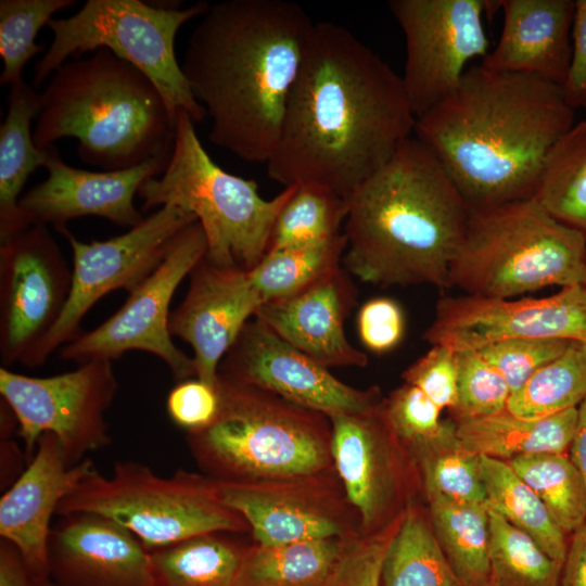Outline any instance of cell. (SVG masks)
Listing matches in <instances>:
<instances>
[{"label":"cell","instance_id":"obj_1","mask_svg":"<svg viewBox=\"0 0 586 586\" xmlns=\"http://www.w3.org/2000/svg\"><path fill=\"white\" fill-rule=\"evenodd\" d=\"M415 125L402 77L346 27L317 22L268 176L284 188L317 184L348 200Z\"/></svg>","mask_w":586,"mask_h":586},{"label":"cell","instance_id":"obj_2","mask_svg":"<svg viewBox=\"0 0 586 586\" xmlns=\"http://www.w3.org/2000/svg\"><path fill=\"white\" fill-rule=\"evenodd\" d=\"M200 17L180 65L209 116L208 138L245 162L267 164L316 23L286 0H226Z\"/></svg>","mask_w":586,"mask_h":586},{"label":"cell","instance_id":"obj_3","mask_svg":"<svg viewBox=\"0 0 586 586\" xmlns=\"http://www.w3.org/2000/svg\"><path fill=\"white\" fill-rule=\"evenodd\" d=\"M574 123L560 86L476 65L416 118L413 133L475 212L533 198L551 149Z\"/></svg>","mask_w":586,"mask_h":586},{"label":"cell","instance_id":"obj_4","mask_svg":"<svg viewBox=\"0 0 586 586\" xmlns=\"http://www.w3.org/2000/svg\"><path fill=\"white\" fill-rule=\"evenodd\" d=\"M348 201L344 269L378 286L448 289L471 211L435 154L409 137Z\"/></svg>","mask_w":586,"mask_h":586},{"label":"cell","instance_id":"obj_5","mask_svg":"<svg viewBox=\"0 0 586 586\" xmlns=\"http://www.w3.org/2000/svg\"><path fill=\"white\" fill-rule=\"evenodd\" d=\"M39 98L33 138L41 149L75 138L79 157L104 170L170 155L175 122L158 89L105 48L66 61Z\"/></svg>","mask_w":586,"mask_h":586},{"label":"cell","instance_id":"obj_6","mask_svg":"<svg viewBox=\"0 0 586 586\" xmlns=\"http://www.w3.org/2000/svg\"><path fill=\"white\" fill-rule=\"evenodd\" d=\"M216 390L215 419L186 437L203 474L253 483L335 471L328 416L220 373Z\"/></svg>","mask_w":586,"mask_h":586},{"label":"cell","instance_id":"obj_7","mask_svg":"<svg viewBox=\"0 0 586 586\" xmlns=\"http://www.w3.org/2000/svg\"><path fill=\"white\" fill-rule=\"evenodd\" d=\"M586 235L552 217L534 198L471 212L448 273V289L512 298L583 284Z\"/></svg>","mask_w":586,"mask_h":586},{"label":"cell","instance_id":"obj_8","mask_svg":"<svg viewBox=\"0 0 586 586\" xmlns=\"http://www.w3.org/2000/svg\"><path fill=\"white\" fill-rule=\"evenodd\" d=\"M194 120L183 110L176 117L169 160L160 178L139 188L141 212L176 205L193 214L207 242L205 258L214 265L252 270L268 251L276 219L295 186L270 200L254 180L227 173L203 148Z\"/></svg>","mask_w":586,"mask_h":586},{"label":"cell","instance_id":"obj_9","mask_svg":"<svg viewBox=\"0 0 586 586\" xmlns=\"http://www.w3.org/2000/svg\"><path fill=\"white\" fill-rule=\"evenodd\" d=\"M88 512L131 532L148 551L211 533H251L244 517L219 495L215 480L177 470L156 474L145 464L117 461L111 476L94 468L58 506L56 514Z\"/></svg>","mask_w":586,"mask_h":586},{"label":"cell","instance_id":"obj_10","mask_svg":"<svg viewBox=\"0 0 586 586\" xmlns=\"http://www.w3.org/2000/svg\"><path fill=\"white\" fill-rule=\"evenodd\" d=\"M207 7V2L177 9L140 0H87L74 15L48 23L53 38L35 66L33 86L39 88L69 56L105 48L155 85L175 123L180 110L201 122L206 112L177 62L175 39L180 27Z\"/></svg>","mask_w":586,"mask_h":586},{"label":"cell","instance_id":"obj_11","mask_svg":"<svg viewBox=\"0 0 586 586\" xmlns=\"http://www.w3.org/2000/svg\"><path fill=\"white\" fill-rule=\"evenodd\" d=\"M117 390L109 359H91L75 370L46 378L0 368L1 400L15 416L26 457L31 459L40 436L51 433L68 467L111 443L104 415Z\"/></svg>","mask_w":586,"mask_h":586},{"label":"cell","instance_id":"obj_12","mask_svg":"<svg viewBox=\"0 0 586 586\" xmlns=\"http://www.w3.org/2000/svg\"><path fill=\"white\" fill-rule=\"evenodd\" d=\"M330 421L333 464L358 512L360 536L381 533L400 520L410 504L424 499L418 464L395 433L384 399Z\"/></svg>","mask_w":586,"mask_h":586},{"label":"cell","instance_id":"obj_13","mask_svg":"<svg viewBox=\"0 0 586 586\" xmlns=\"http://www.w3.org/2000/svg\"><path fill=\"white\" fill-rule=\"evenodd\" d=\"M198 221L190 212L164 205L144 216L120 235L89 243L68 228L60 231L73 254L69 298L58 323L36 351L30 367H37L56 349L78 337L87 313L104 295L123 289L131 293L164 259L176 237Z\"/></svg>","mask_w":586,"mask_h":586},{"label":"cell","instance_id":"obj_14","mask_svg":"<svg viewBox=\"0 0 586 586\" xmlns=\"http://www.w3.org/2000/svg\"><path fill=\"white\" fill-rule=\"evenodd\" d=\"M207 242L201 225L186 227L171 247L124 305L104 322L60 348V357L78 365L91 359L114 360L130 351H143L162 359L177 382L195 378L192 356L173 342L169 305L192 269L206 255Z\"/></svg>","mask_w":586,"mask_h":586},{"label":"cell","instance_id":"obj_15","mask_svg":"<svg viewBox=\"0 0 586 586\" xmlns=\"http://www.w3.org/2000/svg\"><path fill=\"white\" fill-rule=\"evenodd\" d=\"M73 269L48 226L33 225L0 245V359L30 367L61 318Z\"/></svg>","mask_w":586,"mask_h":586},{"label":"cell","instance_id":"obj_16","mask_svg":"<svg viewBox=\"0 0 586 586\" xmlns=\"http://www.w3.org/2000/svg\"><path fill=\"white\" fill-rule=\"evenodd\" d=\"M388 9L404 35L400 77L417 118L456 89L472 59L489 52L485 0H391Z\"/></svg>","mask_w":586,"mask_h":586},{"label":"cell","instance_id":"obj_17","mask_svg":"<svg viewBox=\"0 0 586 586\" xmlns=\"http://www.w3.org/2000/svg\"><path fill=\"white\" fill-rule=\"evenodd\" d=\"M422 337L455 352L518 339L586 342V288L575 284L518 300L445 295Z\"/></svg>","mask_w":586,"mask_h":586},{"label":"cell","instance_id":"obj_18","mask_svg":"<svg viewBox=\"0 0 586 586\" xmlns=\"http://www.w3.org/2000/svg\"><path fill=\"white\" fill-rule=\"evenodd\" d=\"M217 484L224 502L247 521L254 543L267 545L360 536L358 512L336 471L253 483Z\"/></svg>","mask_w":586,"mask_h":586},{"label":"cell","instance_id":"obj_19","mask_svg":"<svg viewBox=\"0 0 586 586\" xmlns=\"http://www.w3.org/2000/svg\"><path fill=\"white\" fill-rule=\"evenodd\" d=\"M218 373L329 418L360 412L384 399L379 386L357 388L342 382L255 317L220 361Z\"/></svg>","mask_w":586,"mask_h":586},{"label":"cell","instance_id":"obj_20","mask_svg":"<svg viewBox=\"0 0 586 586\" xmlns=\"http://www.w3.org/2000/svg\"><path fill=\"white\" fill-rule=\"evenodd\" d=\"M169 157H157L120 169L90 171L64 163L52 152L44 168L47 178L20 200V208L29 226L51 225L58 232L71 219L102 217L120 227H135L143 218L135 206L140 186L162 174Z\"/></svg>","mask_w":586,"mask_h":586},{"label":"cell","instance_id":"obj_21","mask_svg":"<svg viewBox=\"0 0 586 586\" xmlns=\"http://www.w3.org/2000/svg\"><path fill=\"white\" fill-rule=\"evenodd\" d=\"M189 278L187 294L171 310L168 329L171 336L191 346L195 378L216 387L220 361L262 301L247 271L214 265L205 256Z\"/></svg>","mask_w":586,"mask_h":586},{"label":"cell","instance_id":"obj_22","mask_svg":"<svg viewBox=\"0 0 586 586\" xmlns=\"http://www.w3.org/2000/svg\"><path fill=\"white\" fill-rule=\"evenodd\" d=\"M94 468L90 458L68 467L56 436L44 433L28 466L1 496V539L17 548L31 583L49 579L48 540L59 504Z\"/></svg>","mask_w":586,"mask_h":586},{"label":"cell","instance_id":"obj_23","mask_svg":"<svg viewBox=\"0 0 586 586\" xmlns=\"http://www.w3.org/2000/svg\"><path fill=\"white\" fill-rule=\"evenodd\" d=\"M48 540L56 586H152L150 552L127 528L88 512L59 515Z\"/></svg>","mask_w":586,"mask_h":586},{"label":"cell","instance_id":"obj_24","mask_svg":"<svg viewBox=\"0 0 586 586\" xmlns=\"http://www.w3.org/2000/svg\"><path fill=\"white\" fill-rule=\"evenodd\" d=\"M356 303L357 289L340 266L294 295L262 304L255 318L328 369L365 367L367 355L349 343L344 330Z\"/></svg>","mask_w":586,"mask_h":586},{"label":"cell","instance_id":"obj_25","mask_svg":"<svg viewBox=\"0 0 586 586\" xmlns=\"http://www.w3.org/2000/svg\"><path fill=\"white\" fill-rule=\"evenodd\" d=\"M504 24L481 66L562 86L571 56L575 0H501Z\"/></svg>","mask_w":586,"mask_h":586},{"label":"cell","instance_id":"obj_26","mask_svg":"<svg viewBox=\"0 0 586 586\" xmlns=\"http://www.w3.org/2000/svg\"><path fill=\"white\" fill-rule=\"evenodd\" d=\"M359 537L267 545L253 542L241 559L234 586H335Z\"/></svg>","mask_w":586,"mask_h":586},{"label":"cell","instance_id":"obj_27","mask_svg":"<svg viewBox=\"0 0 586 586\" xmlns=\"http://www.w3.org/2000/svg\"><path fill=\"white\" fill-rule=\"evenodd\" d=\"M40 111L39 92L24 78L11 86L8 113L0 127V243L28 229L20 208L29 175L46 165L54 148H39L30 124Z\"/></svg>","mask_w":586,"mask_h":586},{"label":"cell","instance_id":"obj_28","mask_svg":"<svg viewBox=\"0 0 586 586\" xmlns=\"http://www.w3.org/2000/svg\"><path fill=\"white\" fill-rule=\"evenodd\" d=\"M577 407L539 419H525L507 409L481 419L456 423L460 445L480 456L511 461L537 454L569 453Z\"/></svg>","mask_w":586,"mask_h":586},{"label":"cell","instance_id":"obj_29","mask_svg":"<svg viewBox=\"0 0 586 586\" xmlns=\"http://www.w3.org/2000/svg\"><path fill=\"white\" fill-rule=\"evenodd\" d=\"M235 533H211L149 551L152 586H234L250 544Z\"/></svg>","mask_w":586,"mask_h":586},{"label":"cell","instance_id":"obj_30","mask_svg":"<svg viewBox=\"0 0 586 586\" xmlns=\"http://www.w3.org/2000/svg\"><path fill=\"white\" fill-rule=\"evenodd\" d=\"M432 528L450 566L464 586H489V511L486 504L442 497L425 500Z\"/></svg>","mask_w":586,"mask_h":586},{"label":"cell","instance_id":"obj_31","mask_svg":"<svg viewBox=\"0 0 586 586\" xmlns=\"http://www.w3.org/2000/svg\"><path fill=\"white\" fill-rule=\"evenodd\" d=\"M423 500L409 505L386 550L382 586H464L436 539Z\"/></svg>","mask_w":586,"mask_h":586},{"label":"cell","instance_id":"obj_32","mask_svg":"<svg viewBox=\"0 0 586 586\" xmlns=\"http://www.w3.org/2000/svg\"><path fill=\"white\" fill-rule=\"evenodd\" d=\"M486 506L534 539L553 560L563 563L569 536L552 521L546 507L507 461L481 456Z\"/></svg>","mask_w":586,"mask_h":586},{"label":"cell","instance_id":"obj_33","mask_svg":"<svg viewBox=\"0 0 586 586\" xmlns=\"http://www.w3.org/2000/svg\"><path fill=\"white\" fill-rule=\"evenodd\" d=\"M533 198L552 217L586 235V118L553 145Z\"/></svg>","mask_w":586,"mask_h":586},{"label":"cell","instance_id":"obj_34","mask_svg":"<svg viewBox=\"0 0 586 586\" xmlns=\"http://www.w3.org/2000/svg\"><path fill=\"white\" fill-rule=\"evenodd\" d=\"M346 250L344 232L326 241L267 252L247 271L262 304L294 295L340 267Z\"/></svg>","mask_w":586,"mask_h":586},{"label":"cell","instance_id":"obj_35","mask_svg":"<svg viewBox=\"0 0 586 586\" xmlns=\"http://www.w3.org/2000/svg\"><path fill=\"white\" fill-rule=\"evenodd\" d=\"M585 397L586 342H572L511 393L507 410L520 418L539 419L578 407Z\"/></svg>","mask_w":586,"mask_h":586},{"label":"cell","instance_id":"obj_36","mask_svg":"<svg viewBox=\"0 0 586 586\" xmlns=\"http://www.w3.org/2000/svg\"><path fill=\"white\" fill-rule=\"evenodd\" d=\"M508 463L566 536L586 523V483L568 453L524 456Z\"/></svg>","mask_w":586,"mask_h":586},{"label":"cell","instance_id":"obj_37","mask_svg":"<svg viewBox=\"0 0 586 586\" xmlns=\"http://www.w3.org/2000/svg\"><path fill=\"white\" fill-rule=\"evenodd\" d=\"M348 201L317 184L295 186L280 211L267 252L316 244L340 234Z\"/></svg>","mask_w":586,"mask_h":586},{"label":"cell","instance_id":"obj_38","mask_svg":"<svg viewBox=\"0 0 586 586\" xmlns=\"http://www.w3.org/2000/svg\"><path fill=\"white\" fill-rule=\"evenodd\" d=\"M488 511L489 586H560L562 564L528 535L489 508Z\"/></svg>","mask_w":586,"mask_h":586},{"label":"cell","instance_id":"obj_39","mask_svg":"<svg viewBox=\"0 0 586 586\" xmlns=\"http://www.w3.org/2000/svg\"><path fill=\"white\" fill-rule=\"evenodd\" d=\"M422 480L424 499L442 497L459 502L486 504L481 456L455 440L410 450Z\"/></svg>","mask_w":586,"mask_h":586},{"label":"cell","instance_id":"obj_40","mask_svg":"<svg viewBox=\"0 0 586 586\" xmlns=\"http://www.w3.org/2000/svg\"><path fill=\"white\" fill-rule=\"evenodd\" d=\"M76 3V0L0 1L1 85L11 87L23 79L26 63L43 50V44L35 42L40 28L48 25L58 11Z\"/></svg>","mask_w":586,"mask_h":586},{"label":"cell","instance_id":"obj_41","mask_svg":"<svg viewBox=\"0 0 586 586\" xmlns=\"http://www.w3.org/2000/svg\"><path fill=\"white\" fill-rule=\"evenodd\" d=\"M388 420L409 450L438 445L457 437V424L443 420V411L423 392L404 383L384 398Z\"/></svg>","mask_w":586,"mask_h":586},{"label":"cell","instance_id":"obj_42","mask_svg":"<svg viewBox=\"0 0 586 586\" xmlns=\"http://www.w3.org/2000/svg\"><path fill=\"white\" fill-rule=\"evenodd\" d=\"M455 357L457 402L450 419L460 423L506 410L511 391L504 377L475 349L456 351Z\"/></svg>","mask_w":586,"mask_h":586},{"label":"cell","instance_id":"obj_43","mask_svg":"<svg viewBox=\"0 0 586 586\" xmlns=\"http://www.w3.org/2000/svg\"><path fill=\"white\" fill-rule=\"evenodd\" d=\"M572 342L575 341L518 339L488 344L475 351L504 377L513 393L540 367L562 354Z\"/></svg>","mask_w":586,"mask_h":586},{"label":"cell","instance_id":"obj_44","mask_svg":"<svg viewBox=\"0 0 586 586\" xmlns=\"http://www.w3.org/2000/svg\"><path fill=\"white\" fill-rule=\"evenodd\" d=\"M404 383L423 392L442 410L457 402L458 372L455 352L443 345L432 347L402 373Z\"/></svg>","mask_w":586,"mask_h":586},{"label":"cell","instance_id":"obj_45","mask_svg":"<svg viewBox=\"0 0 586 586\" xmlns=\"http://www.w3.org/2000/svg\"><path fill=\"white\" fill-rule=\"evenodd\" d=\"M357 330L366 348L375 354L387 353L394 349L404 336L403 309L392 298H371L358 311Z\"/></svg>","mask_w":586,"mask_h":586},{"label":"cell","instance_id":"obj_46","mask_svg":"<svg viewBox=\"0 0 586 586\" xmlns=\"http://www.w3.org/2000/svg\"><path fill=\"white\" fill-rule=\"evenodd\" d=\"M218 406L216 387L196 378L178 382L166 400L169 418L187 433L207 426L215 419Z\"/></svg>","mask_w":586,"mask_h":586},{"label":"cell","instance_id":"obj_47","mask_svg":"<svg viewBox=\"0 0 586 586\" xmlns=\"http://www.w3.org/2000/svg\"><path fill=\"white\" fill-rule=\"evenodd\" d=\"M403 519L381 533L355 540L341 569L340 586H382L383 560Z\"/></svg>","mask_w":586,"mask_h":586},{"label":"cell","instance_id":"obj_48","mask_svg":"<svg viewBox=\"0 0 586 586\" xmlns=\"http://www.w3.org/2000/svg\"><path fill=\"white\" fill-rule=\"evenodd\" d=\"M561 90L574 111L586 109V0H575L571 56Z\"/></svg>","mask_w":586,"mask_h":586},{"label":"cell","instance_id":"obj_49","mask_svg":"<svg viewBox=\"0 0 586 586\" xmlns=\"http://www.w3.org/2000/svg\"><path fill=\"white\" fill-rule=\"evenodd\" d=\"M560 586H586V523L569 536Z\"/></svg>","mask_w":586,"mask_h":586},{"label":"cell","instance_id":"obj_50","mask_svg":"<svg viewBox=\"0 0 586 586\" xmlns=\"http://www.w3.org/2000/svg\"><path fill=\"white\" fill-rule=\"evenodd\" d=\"M31 581L27 566L11 543L0 542V586H30Z\"/></svg>","mask_w":586,"mask_h":586},{"label":"cell","instance_id":"obj_51","mask_svg":"<svg viewBox=\"0 0 586 586\" xmlns=\"http://www.w3.org/2000/svg\"><path fill=\"white\" fill-rule=\"evenodd\" d=\"M568 454L586 483V397L577 407L575 432Z\"/></svg>","mask_w":586,"mask_h":586},{"label":"cell","instance_id":"obj_52","mask_svg":"<svg viewBox=\"0 0 586 586\" xmlns=\"http://www.w3.org/2000/svg\"><path fill=\"white\" fill-rule=\"evenodd\" d=\"M30 586H56V585H54L50 579H47L40 583H31Z\"/></svg>","mask_w":586,"mask_h":586},{"label":"cell","instance_id":"obj_53","mask_svg":"<svg viewBox=\"0 0 586 586\" xmlns=\"http://www.w3.org/2000/svg\"><path fill=\"white\" fill-rule=\"evenodd\" d=\"M583 285L586 288V278H585V281H584Z\"/></svg>","mask_w":586,"mask_h":586},{"label":"cell","instance_id":"obj_54","mask_svg":"<svg viewBox=\"0 0 586 586\" xmlns=\"http://www.w3.org/2000/svg\"><path fill=\"white\" fill-rule=\"evenodd\" d=\"M335 586H340L339 582H337V584Z\"/></svg>","mask_w":586,"mask_h":586}]
</instances>
